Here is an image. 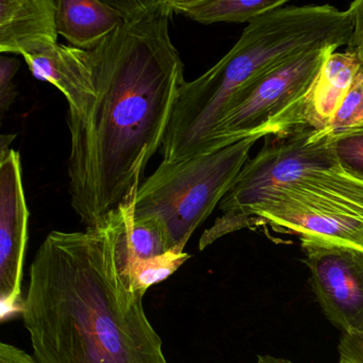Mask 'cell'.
Instances as JSON below:
<instances>
[{
  "label": "cell",
  "mask_w": 363,
  "mask_h": 363,
  "mask_svg": "<svg viewBox=\"0 0 363 363\" xmlns=\"http://www.w3.org/2000/svg\"><path fill=\"white\" fill-rule=\"evenodd\" d=\"M127 7L126 22L90 50L92 103L67 116L69 191L86 228L135 199L186 84L169 35V0H127Z\"/></svg>",
  "instance_id": "obj_1"
},
{
  "label": "cell",
  "mask_w": 363,
  "mask_h": 363,
  "mask_svg": "<svg viewBox=\"0 0 363 363\" xmlns=\"http://www.w3.org/2000/svg\"><path fill=\"white\" fill-rule=\"evenodd\" d=\"M133 199L40 245L21 308L38 363H167L131 279Z\"/></svg>",
  "instance_id": "obj_2"
},
{
  "label": "cell",
  "mask_w": 363,
  "mask_h": 363,
  "mask_svg": "<svg viewBox=\"0 0 363 363\" xmlns=\"http://www.w3.org/2000/svg\"><path fill=\"white\" fill-rule=\"evenodd\" d=\"M350 11L330 5L284 6L250 23L235 45L178 94L161 152L180 162L206 152L218 123L257 82L293 57L347 46Z\"/></svg>",
  "instance_id": "obj_3"
},
{
  "label": "cell",
  "mask_w": 363,
  "mask_h": 363,
  "mask_svg": "<svg viewBox=\"0 0 363 363\" xmlns=\"http://www.w3.org/2000/svg\"><path fill=\"white\" fill-rule=\"evenodd\" d=\"M261 138L265 137L252 135L180 162L162 161L139 186L133 218L154 220L164 231L172 250L184 252L194 231L233 188Z\"/></svg>",
  "instance_id": "obj_4"
},
{
  "label": "cell",
  "mask_w": 363,
  "mask_h": 363,
  "mask_svg": "<svg viewBox=\"0 0 363 363\" xmlns=\"http://www.w3.org/2000/svg\"><path fill=\"white\" fill-rule=\"evenodd\" d=\"M267 137L262 150L248 159L218 208L223 216L207 229L201 244L207 247L227 233L256 226L252 216L281 189L331 169H341L329 147L326 130L297 128Z\"/></svg>",
  "instance_id": "obj_5"
},
{
  "label": "cell",
  "mask_w": 363,
  "mask_h": 363,
  "mask_svg": "<svg viewBox=\"0 0 363 363\" xmlns=\"http://www.w3.org/2000/svg\"><path fill=\"white\" fill-rule=\"evenodd\" d=\"M256 226L363 250V182L342 169L281 189L252 216Z\"/></svg>",
  "instance_id": "obj_6"
},
{
  "label": "cell",
  "mask_w": 363,
  "mask_h": 363,
  "mask_svg": "<svg viewBox=\"0 0 363 363\" xmlns=\"http://www.w3.org/2000/svg\"><path fill=\"white\" fill-rule=\"evenodd\" d=\"M337 50L330 46L301 52L257 82L218 123L205 154L252 135L267 137L296 129L295 118L299 105L313 86L325 61Z\"/></svg>",
  "instance_id": "obj_7"
},
{
  "label": "cell",
  "mask_w": 363,
  "mask_h": 363,
  "mask_svg": "<svg viewBox=\"0 0 363 363\" xmlns=\"http://www.w3.org/2000/svg\"><path fill=\"white\" fill-rule=\"evenodd\" d=\"M312 291L326 318L343 335L363 333V250L301 238Z\"/></svg>",
  "instance_id": "obj_8"
},
{
  "label": "cell",
  "mask_w": 363,
  "mask_h": 363,
  "mask_svg": "<svg viewBox=\"0 0 363 363\" xmlns=\"http://www.w3.org/2000/svg\"><path fill=\"white\" fill-rule=\"evenodd\" d=\"M29 210L16 150H0V303L1 320L21 312Z\"/></svg>",
  "instance_id": "obj_9"
},
{
  "label": "cell",
  "mask_w": 363,
  "mask_h": 363,
  "mask_svg": "<svg viewBox=\"0 0 363 363\" xmlns=\"http://www.w3.org/2000/svg\"><path fill=\"white\" fill-rule=\"evenodd\" d=\"M57 5L58 0H1L0 52L24 58L56 46Z\"/></svg>",
  "instance_id": "obj_10"
},
{
  "label": "cell",
  "mask_w": 363,
  "mask_h": 363,
  "mask_svg": "<svg viewBox=\"0 0 363 363\" xmlns=\"http://www.w3.org/2000/svg\"><path fill=\"white\" fill-rule=\"evenodd\" d=\"M24 59L37 79L50 82L65 95L69 113L80 114L88 109L95 96L91 52L57 44L43 54Z\"/></svg>",
  "instance_id": "obj_11"
},
{
  "label": "cell",
  "mask_w": 363,
  "mask_h": 363,
  "mask_svg": "<svg viewBox=\"0 0 363 363\" xmlns=\"http://www.w3.org/2000/svg\"><path fill=\"white\" fill-rule=\"evenodd\" d=\"M127 16V0H58L57 28L69 45L90 52L122 26Z\"/></svg>",
  "instance_id": "obj_12"
},
{
  "label": "cell",
  "mask_w": 363,
  "mask_h": 363,
  "mask_svg": "<svg viewBox=\"0 0 363 363\" xmlns=\"http://www.w3.org/2000/svg\"><path fill=\"white\" fill-rule=\"evenodd\" d=\"M361 65L350 52H333L327 58L297 110L295 125L297 128L324 130L330 124L350 91Z\"/></svg>",
  "instance_id": "obj_13"
},
{
  "label": "cell",
  "mask_w": 363,
  "mask_h": 363,
  "mask_svg": "<svg viewBox=\"0 0 363 363\" xmlns=\"http://www.w3.org/2000/svg\"><path fill=\"white\" fill-rule=\"evenodd\" d=\"M288 0H169L174 13L203 25L252 23Z\"/></svg>",
  "instance_id": "obj_14"
},
{
  "label": "cell",
  "mask_w": 363,
  "mask_h": 363,
  "mask_svg": "<svg viewBox=\"0 0 363 363\" xmlns=\"http://www.w3.org/2000/svg\"><path fill=\"white\" fill-rule=\"evenodd\" d=\"M190 257L188 252L173 250L147 260L133 259L130 273L133 288L145 294L150 286L173 275Z\"/></svg>",
  "instance_id": "obj_15"
},
{
  "label": "cell",
  "mask_w": 363,
  "mask_h": 363,
  "mask_svg": "<svg viewBox=\"0 0 363 363\" xmlns=\"http://www.w3.org/2000/svg\"><path fill=\"white\" fill-rule=\"evenodd\" d=\"M328 144L339 167L363 182V124L333 133Z\"/></svg>",
  "instance_id": "obj_16"
},
{
  "label": "cell",
  "mask_w": 363,
  "mask_h": 363,
  "mask_svg": "<svg viewBox=\"0 0 363 363\" xmlns=\"http://www.w3.org/2000/svg\"><path fill=\"white\" fill-rule=\"evenodd\" d=\"M130 247L133 260H147L173 250L164 231L156 222L133 218V216L130 226Z\"/></svg>",
  "instance_id": "obj_17"
},
{
  "label": "cell",
  "mask_w": 363,
  "mask_h": 363,
  "mask_svg": "<svg viewBox=\"0 0 363 363\" xmlns=\"http://www.w3.org/2000/svg\"><path fill=\"white\" fill-rule=\"evenodd\" d=\"M363 124V71L358 72L345 99L335 112L327 133H337Z\"/></svg>",
  "instance_id": "obj_18"
},
{
  "label": "cell",
  "mask_w": 363,
  "mask_h": 363,
  "mask_svg": "<svg viewBox=\"0 0 363 363\" xmlns=\"http://www.w3.org/2000/svg\"><path fill=\"white\" fill-rule=\"evenodd\" d=\"M20 61L10 57H0V118L10 109L18 96L14 76L20 69Z\"/></svg>",
  "instance_id": "obj_19"
},
{
  "label": "cell",
  "mask_w": 363,
  "mask_h": 363,
  "mask_svg": "<svg viewBox=\"0 0 363 363\" xmlns=\"http://www.w3.org/2000/svg\"><path fill=\"white\" fill-rule=\"evenodd\" d=\"M352 20V33L345 52L358 59L363 65V0H357L348 8Z\"/></svg>",
  "instance_id": "obj_20"
},
{
  "label": "cell",
  "mask_w": 363,
  "mask_h": 363,
  "mask_svg": "<svg viewBox=\"0 0 363 363\" xmlns=\"http://www.w3.org/2000/svg\"><path fill=\"white\" fill-rule=\"evenodd\" d=\"M337 352L340 363H363V333L343 335Z\"/></svg>",
  "instance_id": "obj_21"
},
{
  "label": "cell",
  "mask_w": 363,
  "mask_h": 363,
  "mask_svg": "<svg viewBox=\"0 0 363 363\" xmlns=\"http://www.w3.org/2000/svg\"><path fill=\"white\" fill-rule=\"evenodd\" d=\"M0 363H38L33 354L12 344L0 343Z\"/></svg>",
  "instance_id": "obj_22"
},
{
  "label": "cell",
  "mask_w": 363,
  "mask_h": 363,
  "mask_svg": "<svg viewBox=\"0 0 363 363\" xmlns=\"http://www.w3.org/2000/svg\"><path fill=\"white\" fill-rule=\"evenodd\" d=\"M257 363H293L288 359L276 358V357L269 356V354H263L258 356V362Z\"/></svg>",
  "instance_id": "obj_23"
},
{
  "label": "cell",
  "mask_w": 363,
  "mask_h": 363,
  "mask_svg": "<svg viewBox=\"0 0 363 363\" xmlns=\"http://www.w3.org/2000/svg\"><path fill=\"white\" fill-rule=\"evenodd\" d=\"M16 135H3L0 138V150L10 148L12 142L16 139Z\"/></svg>",
  "instance_id": "obj_24"
},
{
  "label": "cell",
  "mask_w": 363,
  "mask_h": 363,
  "mask_svg": "<svg viewBox=\"0 0 363 363\" xmlns=\"http://www.w3.org/2000/svg\"><path fill=\"white\" fill-rule=\"evenodd\" d=\"M360 69H361V71H363V65H361Z\"/></svg>",
  "instance_id": "obj_25"
}]
</instances>
